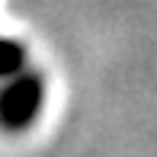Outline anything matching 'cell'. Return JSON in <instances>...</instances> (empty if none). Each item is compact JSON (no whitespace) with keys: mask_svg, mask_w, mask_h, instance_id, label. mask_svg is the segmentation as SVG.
<instances>
[{"mask_svg":"<svg viewBox=\"0 0 157 157\" xmlns=\"http://www.w3.org/2000/svg\"><path fill=\"white\" fill-rule=\"evenodd\" d=\"M39 96H42V87H39L35 77H26V80L13 83L10 93L3 96V119L10 125L26 122V119L35 112V106H39Z\"/></svg>","mask_w":157,"mask_h":157,"instance_id":"1","label":"cell"},{"mask_svg":"<svg viewBox=\"0 0 157 157\" xmlns=\"http://www.w3.org/2000/svg\"><path fill=\"white\" fill-rule=\"evenodd\" d=\"M19 61H23L19 45H13V42H0V74H6V71L19 67Z\"/></svg>","mask_w":157,"mask_h":157,"instance_id":"2","label":"cell"}]
</instances>
